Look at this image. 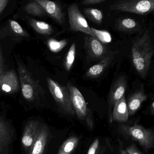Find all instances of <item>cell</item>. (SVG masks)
<instances>
[{
    "label": "cell",
    "instance_id": "7c38bea8",
    "mask_svg": "<svg viewBox=\"0 0 154 154\" xmlns=\"http://www.w3.org/2000/svg\"><path fill=\"white\" fill-rule=\"evenodd\" d=\"M19 84L17 74L13 70L6 72L1 76L0 87L5 92H16L19 89Z\"/></svg>",
    "mask_w": 154,
    "mask_h": 154
},
{
    "label": "cell",
    "instance_id": "8fae6325",
    "mask_svg": "<svg viewBox=\"0 0 154 154\" xmlns=\"http://www.w3.org/2000/svg\"><path fill=\"white\" fill-rule=\"evenodd\" d=\"M45 10L46 14L60 25H63L65 21L64 14L60 5L56 2L48 0H35Z\"/></svg>",
    "mask_w": 154,
    "mask_h": 154
},
{
    "label": "cell",
    "instance_id": "9c48e42d",
    "mask_svg": "<svg viewBox=\"0 0 154 154\" xmlns=\"http://www.w3.org/2000/svg\"><path fill=\"white\" fill-rule=\"evenodd\" d=\"M41 124L38 121L27 122L24 129L21 142L25 149L30 152L38 134Z\"/></svg>",
    "mask_w": 154,
    "mask_h": 154
},
{
    "label": "cell",
    "instance_id": "4fadbf2b",
    "mask_svg": "<svg viewBox=\"0 0 154 154\" xmlns=\"http://www.w3.org/2000/svg\"><path fill=\"white\" fill-rule=\"evenodd\" d=\"M49 130L45 124L41 125L36 138L29 154H43L47 144Z\"/></svg>",
    "mask_w": 154,
    "mask_h": 154
},
{
    "label": "cell",
    "instance_id": "8992f818",
    "mask_svg": "<svg viewBox=\"0 0 154 154\" xmlns=\"http://www.w3.org/2000/svg\"><path fill=\"white\" fill-rule=\"evenodd\" d=\"M48 89L56 102L61 109L68 115L73 116L75 113L68 89L50 78H47Z\"/></svg>",
    "mask_w": 154,
    "mask_h": 154
},
{
    "label": "cell",
    "instance_id": "7402d4cb",
    "mask_svg": "<svg viewBox=\"0 0 154 154\" xmlns=\"http://www.w3.org/2000/svg\"><path fill=\"white\" fill-rule=\"evenodd\" d=\"M26 12L33 16L42 17L46 15V12L42 6L35 1L29 2L25 7Z\"/></svg>",
    "mask_w": 154,
    "mask_h": 154
},
{
    "label": "cell",
    "instance_id": "52a82bcc",
    "mask_svg": "<svg viewBox=\"0 0 154 154\" xmlns=\"http://www.w3.org/2000/svg\"><path fill=\"white\" fill-rule=\"evenodd\" d=\"M68 17L70 29L74 32H81L85 35L94 36L85 19L76 3L69 5L68 8Z\"/></svg>",
    "mask_w": 154,
    "mask_h": 154
},
{
    "label": "cell",
    "instance_id": "f546056e",
    "mask_svg": "<svg viewBox=\"0 0 154 154\" xmlns=\"http://www.w3.org/2000/svg\"><path fill=\"white\" fill-rule=\"evenodd\" d=\"M9 2V0H0V14L2 12Z\"/></svg>",
    "mask_w": 154,
    "mask_h": 154
},
{
    "label": "cell",
    "instance_id": "83f0119b",
    "mask_svg": "<svg viewBox=\"0 0 154 154\" xmlns=\"http://www.w3.org/2000/svg\"><path fill=\"white\" fill-rule=\"evenodd\" d=\"M128 154H143L136 147L135 145H131L129 146L126 149Z\"/></svg>",
    "mask_w": 154,
    "mask_h": 154
},
{
    "label": "cell",
    "instance_id": "d6986e66",
    "mask_svg": "<svg viewBox=\"0 0 154 154\" xmlns=\"http://www.w3.org/2000/svg\"><path fill=\"white\" fill-rule=\"evenodd\" d=\"M29 22L33 29L38 34L49 35L53 33L52 26L46 22L35 19L30 20Z\"/></svg>",
    "mask_w": 154,
    "mask_h": 154
},
{
    "label": "cell",
    "instance_id": "e0dca14e",
    "mask_svg": "<svg viewBox=\"0 0 154 154\" xmlns=\"http://www.w3.org/2000/svg\"><path fill=\"white\" fill-rule=\"evenodd\" d=\"M147 99V95L143 89L138 90L132 94L127 102L129 115L135 114L140 109L142 103Z\"/></svg>",
    "mask_w": 154,
    "mask_h": 154
},
{
    "label": "cell",
    "instance_id": "836d02e7",
    "mask_svg": "<svg viewBox=\"0 0 154 154\" xmlns=\"http://www.w3.org/2000/svg\"><path fill=\"white\" fill-rule=\"evenodd\" d=\"M0 79H1V76H0Z\"/></svg>",
    "mask_w": 154,
    "mask_h": 154
},
{
    "label": "cell",
    "instance_id": "2e32d148",
    "mask_svg": "<svg viewBox=\"0 0 154 154\" xmlns=\"http://www.w3.org/2000/svg\"><path fill=\"white\" fill-rule=\"evenodd\" d=\"M114 53H110L99 63L91 66L86 72L85 76L89 78H96L100 76L105 69L111 63L114 57Z\"/></svg>",
    "mask_w": 154,
    "mask_h": 154
},
{
    "label": "cell",
    "instance_id": "ffe728a7",
    "mask_svg": "<svg viewBox=\"0 0 154 154\" xmlns=\"http://www.w3.org/2000/svg\"><path fill=\"white\" fill-rule=\"evenodd\" d=\"M80 139L76 136H71L64 141L57 154H71L79 143Z\"/></svg>",
    "mask_w": 154,
    "mask_h": 154
},
{
    "label": "cell",
    "instance_id": "44dd1931",
    "mask_svg": "<svg viewBox=\"0 0 154 154\" xmlns=\"http://www.w3.org/2000/svg\"><path fill=\"white\" fill-rule=\"evenodd\" d=\"M83 12L86 17L95 24L100 25L103 20L102 11L97 9L87 8L83 9Z\"/></svg>",
    "mask_w": 154,
    "mask_h": 154
},
{
    "label": "cell",
    "instance_id": "603a6c76",
    "mask_svg": "<svg viewBox=\"0 0 154 154\" xmlns=\"http://www.w3.org/2000/svg\"><path fill=\"white\" fill-rule=\"evenodd\" d=\"M76 54V45L73 43L70 47L65 60L64 67L67 72H70L75 60Z\"/></svg>",
    "mask_w": 154,
    "mask_h": 154
},
{
    "label": "cell",
    "instance_id": "d4e9b609",
    "mask_svg": "<svg viewBox=\"0 0 154 154\" xmlns=\"http://www.w3.org/2000/svg\"><path fill=\"white\" fill-rule=\"evenodd\" d=\"M67 43L68 41L66 39L57 41L54 39H50L48 41V45L50 51L57 53L63 49Z\"/></svg>",
    "mask_w": 154,
    "mask_h": 154
},
{
    "label": "cell",
    "instance_id": "1f68e13d",
    "mask_svg": "<svg viewBox=\"0 0 154 154\" xmlns=\"http://www.w3.org/2000/svg\"><path fill=\"white\" fill-rule=\"evenodd\" d=\"M150 109H151V113L152 114H154V102H153L151 104V107H150Z\"/></svg>",
    "mask_w": 154,
    "mask_h": 154
},
{
    "label": "cell",
    "instance_id": "484cf974",
    "mask_svg": "<svg viewBox=\"0 0 154 154\" xmlns=\"http://www.w3.org/2000/svg\"><path fill=\"white\" fill-rule=\"evenodd\" d=\"M10 26L12 30L17 35L22 36H27L28 35L27 32L21 27V26L15 20H10Z\"/></svg>",
    "mask_w": 154,
    "mask_h": 154
},
{
    "label": "cell",
    "instance_id": "3957f363",
    "mask_svg": "<svg viewBox=\"0 0 154 154\" xmlns=\"http://www.w3.org/2000/svg\"><path fill=\"white\" fill-rule=\"evenodd\" d=\"M110 10L147 15L154 10V0H120L110 6Z\"/></svg>",
    "mask_w": 154,
    "mask_h": 154
},
{
    "label": "cell",
    "instance_id": "5b68a950",
    "mask_svg": "<svg viewBox=\"0 0 154 154\" xmlns=\"http://www.w3.org/2000/svg\"><path fill=\"white\" fill-rule=\"evenodd\" d=\"M120 129L125 135L138 142L145 149H151L154 147V131L150 129L146 128L137 124L133 126L122 125Z\"/></svg>",
    "mask_w": 154,
    "mask_h": 154
},
{
    "label": "cell",
    "instance_id": "4dcf8cb0",
    "mask_svg": "<svg viewBox=\"0 0 154 154\" xmlns=\"http://www.w3.org/2000/svg\"><path fill=\"white\" fill-rule=\"evenodd\" d=\"M3 72V59L1 50L0 49V76L2 75Z\"/></svg>",
    "mask_w": 154,
    "mask_h": 154
},
{
    "label": "cell",
    "instance_id": "5bb4252c",
    "mask_svg": "<svg viewBox=\"0 0 154 154\" xmlns=\"http://www.w3.org/2000/svg\"><path fill=\"white\" fill-rule=\"evenodd\" d=\"M12 137L11 128L7 122L0 117V154H8Z\"/></svg>",
    "mask_w": 154,
    "mask_h": 154
},
{
    "label": "cell",
    "instance_id": "ba28073f",
    "mask_svg": "<svg viewBox=\"0 0 154 154\" xmlns=\"http://www.w3.org/2000/svg\"><path fill=\"white\" fill-rule=\"evenodd\" d=\"M84 47L87 56L92 61H101L109 54L103 44L90 35H85Z\"/></svg>",
    "mask_w": 154,
    "mask_h": 154
},
{
    "label": "cell",
    "instance_id": "6da1fadb",
    "mask_svg": "<svg viewBox=\"0 0 154 154\" xmlns=\"http://www.w3.org/2000/svg\"><path fill=\"white\" fill-rule=\"evenodd\" d=\"M154 54L152 40L146 29L133 41L131 49L132 64L142 79L147 76Z\"/></svg>",
    "mask_w": 154,
    "mask_h": 154
},
{
    "label": "cell",
    "instance_id": "ac0fdd59",
    "mask_svg": "<svg viewBox=\"0 0 154 154\" xmlns=\"http://www.w3.org/2000/svg\"><path fill=\"white\" fill-rule=\"evenodd\" d=\"M115 27L119 31L126 33H136L141 29L139 23L130 18H122L118 20Z\"/></svg>",
    "mask_w": 154,
    "mask_h": 154
},
{
    "label": "cell",
    "instance_id": "4316f807",
    "mask_svg": "<svg viewBox=\"0 0 154 154\" xmlns=\"http://www.w3.org/2000/svg\"><path fill=\"white\" fill-rule=\"evenodd\" d=\"M100 144V140L98 139H96L93 141L88 149L87 154H96Z\"/></svg>",
    "mask_w": 154,
    "mask_h": 154
},
{
    "label": "cell",
    "instance_id": "30bf717a",
    "mask_svg": "<svg viewBox=\"0 0 154 154\" xmlns=\"http://www.w3.org/2000/svg\"><path fill=\"white\" fill-rule=\"evenodd\" d=\"M127 88V79L124 75L118 77L112 84L109 93V111H111L116 102L125 95Z\"/></svg>",
    "mask_w": 154,
    "mask_h": 154
},
{
    "label": "cell",
    "instance_id": "7a4b0ae2",
    "mask_svg": "<svg viewBox=\"0 0 154 154\" xmlns=\"http://www.w3.org/2000/svg\"><path fill=\"white\" fill-rule=\"evenodd\" d=\"M18 70L22 95L29 102L37 101L44 95L41 86L34 80L29 71L22 64L18 63Z\"/></svg>",
    "mask_w": 154,
    "mask_h": 154
},
{
    "label": "cell",
    "instance_id": "cb8c5ba5",
    "mask_svg": "<svg viewBox=\"0 0 154 154\" xmlns=\"http://www.w3.org/2000/svg\"><path fill=\"white\" fill-rule=\"evenodd\" d=\"M91 29L94 36L102 44H109L112 42L111 35L108 31L98 30L93 27Z\"/></svg>",
    "mask_w": 154,
    "mask_h": 154
},
{
    "label": "cell",
    "instance_id": "277c9868",
    "mask_svg": "<svg viewBox=\"0 0 154 154\" xmlns=\"http://www.w3.org/2000/svg\"><path fill=\"white\" fill-rule=\"evenodd\" d=\"M68 89L71 98V102L75 113L78 119L85 120L88 126L92 128L93 126L91 112L87 108L84 98L79 90L71 83H67Z\"/></svg>",
    "mask_w": 154,
    "mask_h": 154
},
{
    "label": "cell",
    "instance_id": "f1b7e54d",
    "mask_svg": "<svg viewBox=\"0 0 154 154\" xmlns=\"http://www.w3.org/2000/svg\"><path fill=\"white\" fill-rule=\"evenodd\" d=\"M106 0H85L82 2V4L84 5H93L101 4L105 2Z\"/></svg>",
    "mask_w": 154,
    "mask_h": 154
},
{
    "label": "cell",
    "instance_id": "9a60e30c",
    "mask_svg": "<svg viewBox=\"0 0 154 154\" xmlns=\"http://www.w3.org/2000/svg\"><path fill=\"white\" fill-rule=\"evenodd\" d=\"M129 114L127 107L125 95L117 100L113 106V111L111 116L112 121L125 122L128 119Z\"/></svg>",
    "mask_w": 154,
    "mask_h": 154
},
{
    "label": "cell",
    "instance_id": "d6a6232c",
    "mask_svg": "<svg viewBox=\"0 0 154 154\" xmlns=\"http://www.w3.org/2000/svg\"><path fill=\"white\" fill-rule=\"evenodd\" d=\"M121 154H128L126 150H124L123 149H120Z\"/></svg>",
    "mask_w": 154,
    "mask_h": 154
}]
</instances>
